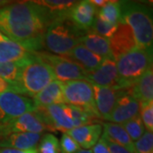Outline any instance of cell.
Masks as SVG:
<instances>
[{
  "instance_id": "cell-1",
  "label": "cell",
  "mask_w": 153,
  "mask_h": 153,
  "mask_svg": "<svg viewBox=\"0 0 153 153\" xmlns=\"http://www.w3.org/2000/svg\"><path fill=\"white\" fill-rule=\"evenodd\" d=\"M55 17L33 1L13 3L0 8V32L30 52H39L44 37Z\"/></svg>"
},
{
  "instance_id": "cell-2",
  "label": "cell",
  "mask_w": 153,
  "mask_h": 153,
  "mask_svg": "<svg viewBox=\"0 0 153 153\" xmlns=\"http://www.w3.org/2000/svg\"><path fill=\"white\" fill-rule=\"evenodd\" d=\"M121 17L131 28L137 48L152 49V11L150 7L134 1H120Z\"/></svg>"
},
{
  "instance_id": "cell-3",
  "label": "cell",
  "mask_w": 153,
  "mask_h": 153,
  "mask_svg": "<svg viewBox=\"0 0 153 153\" xmlns=\"http://www.w3.org/2000/svg\"><path fill=\"white\" fill-rule=\"evenodd\" d=\"M85 33L67 16L58 17L49 24L44 33V45L55 55L64 57L80 44V38Z\"/></svg>"
},
{
  "instance_id": "cell-4",
  "label": "cell",
  "mask_w": 153,
  "mask_h": 153,
  "mask_svg": "<svg viewBox=\"0 0 153 153\" xmlns=\"http://www.w3.org/2000/svg\"><path fill=\"white\" fill-rule=\"evenodd\" d=\"M115 61L119 87L128 88L137 79L152 68V49L135 48Z\"/></svg>"
},
{
  "instance_id": "cell-5",
  "label": "cell",
  "mask_w": 153,
  "mask_h": 153,
  "mask_svg": "<svg viewBox=\"0 0 153 153\" xmlns=\"http://www.w3.org/2000/svg\"><path fill=\"white\" fill-rule=\"evenodd\" d=\"M55 80L52 69L44 61L39 59L36 52L23 66L20 85L23 94L34 97L42 89Z\"/></svg>"
},
{
  "instance_id": "cell-6",
  "label": "cell",
  "mask_w": 153,
  "mask_h": 153,
  "mask_svg": "<svg viewBox=\"0 0 153 153\" xmlns=\"http://www.w3.org/2000/svg\"><path fill=\"white\" fill-rule=\"evenodd\" d=\"M63 94L66 104L80 107L95 118H100L94 103L92 84L86 80L63 82Z\"/></svg>"
},
{
  "instance_id": "cell-7",
  "label": "cell",
  "mask_w": 153,
  "mask_h": 153,
  "mask_svg": "<svg viewBox=\"0 0 153 153\" xmlns=\"http://www.w3.org/2000/svg\"><path fill=\"white\" fill-rule=\"evenodd\" d=\"M37 109L32 99L13 92L0 94V129L20 116Z\"/></svg>"
},
{
  "instance_id": "cell-8",
  "label": "cell",
  "mask_w": 153,
  "mask_h": 153,
  "mask_svg": "<svg viewBox=\"0 0 153 153\" xmlns=\"http://www.w3.org/2000/svg\"><path fill=\"white\" fill-rule=\"evenodd\" d=\"M36 55L52 69L55 78L60 82L86 79L87 71L67 58L47 52H36Z\"/></svg>"
},
{
  "instance_id": "cell-9",
  "label": "cell",
  "mask_w": 153,
  "mask_h": 153,
  "mask_svg": "<svg viewBox=\"0 0 153 153\" xmlns=\"http://www.w3.org/2000/svg\"><path fill=\"white\" fill-rule=\"evenodd\" d=\"M49 131L42 115L37 109L20 116L4 126L0 130V139L13 133H36L42 134Z\"/></svg>"
},
{
  "instance_id": "cell-10",
  "label": "cell",
  "mask_w": 153,
  "mask_h": 153,
  "mask_svg": "<svg viewBox=\"0 0 153 153\" xmlns=\"http://www.w3.org/2000/svg\"><path fill=\"white\" fill-rule=\"evenodd\" d=\"M92 84V83H91ZM94 103L100 119L106 120L118 98L128 91V88L117 87H101L92 84Z\"/></svg>"
},
{
  "instance_id": "cell-11",
  "label": "cell",
  "mask_w": 153,
  "mask_h": 153,
  "mask_svg": "<svg viewBox=\"0 0 153 153\" xmlns=\"http://www.w3.org/2000/svg\"><path fill=\"white\" fill-rule=\"evenodd\" d=\"M108 40L110 49L115 60L123 55L137 48L131 28L123 21L118 23L115 33Z\"/></svg>"
},
{
  "instance_id": "cell-12",
  "label": "cell",
  "mask_w": 153,
  "mask_h": 153,
  "mask_svg": "<svg viewBox=\"0 0 153 153\" xmlns=\"http://www.w3.org/2000/svg\"><path fill=\"white\" fill-rule=\"evenodd\" d=\"M37 110L42 115L50 132L59 130L65 134L68 130L75 128L73 123L66 114L62 105H51L45 107H37Z\"/></svg>"
},
{
  "instance_id": "cell-13",
  "label": "cell",
  "mask_w": 153,
  "mask_h": 153,
  "mask_svg": "<svg viewBox=\"0 0 153 153\" xmlns=\"http://www.w3.org/2000/svg\"><path fill=\"white\" fill-rule=\"evenodd\" d=\"M86 81L101 87L119 86L116 61L105 59L97 69L86 72Z\"/></svg>"
},
{
  "instance_id": "cell-14",
  "label": "cell",
  "mask_w": 153,
  "mask_h": 153,
  "mask_svg": "<svg viewBox=\"0 0 153 153\" xmlns=\"http://www.w3.org/2000/svg\"><path fill=\"white\" fill-rule=\"evenodd\" d=\"M140 113V102L127 93L123 94L117 100L113 109L106 120L110 123L123 124Z\"/></svg>"
},
{
  "instance_id": "cell-15",
  "label": "cell",
  "mask_w": 153,
  "mask_h": 153,
  "mask_svg": "<svg viewBox=\"0 0 153 153\" xmlns=\"http://www.w3.org/2000/svg\"><path fill=\"white\" fill-rule=\"evenodd\" d=\"M98 13V8L90 1L84 0L76 2L68 11L67 16L72 23L83 32H89L94 18Z\"/></svg>"
},
{
  "instance_id": "cell-16",
  "label": "cell",
  "mask_w": 153,
  "mask_h": 153,
  "mask_svg": "<svg viewBox=\"0 0 153 153\" xmlns=\"http://www.w3.org/2000/svg\"><path fill=\"white\" fill-rule=\"evenodd\" d=\"M71 136L80 147L89 150L98 141L102 134V125L99 123H90L73 128L65 133Z\"/></svg>"
},
{
  "instance_id": "cell-17",
  "label": "cell",
  "mask_w": 153,
  "mask_h": 153,
  "mask_svg": "<svg viewBox=\"0 0 153 153\" xmlns=\"http://www.w3.org/2000/svg\"><path fill=\"white\" fill-rule=\"evenodd\" d=\"M36 107H45L51 105L66 104L63 94V82L55 80L33 97Z\"/></svg>"
},
{
  "instance_id": "cell-18",
  "label": "cell",
  "mask_w": 153,
  "mask_h": 153,
  "mask_svg": "<svg viewBox=\"0 0 153 153\" xmlns=\"http://www.w3.org/2000/svg\"><path fill=\"white\" fill-rule=\"evenodd\" d=\"M64 57L76 63L87 71L97 69L105 60L104 58L94 54L93 52L86 49L83 45L80 44L76 45L68 55Z\"/></svg>"
},
{
  "instance_id": "cell-19",
  "label": "cell",
  "mask_w": 153,
  "mask_h": 153,
  "mask_svg": "<svg viewBox=\"0 0 153 153\" xmlns=\"http://www.w3.org/2000/svg\"><path fill=\"white\" fill-rule=\"evenodd\" d=\"M42 134L36 133H13L0 139V146L19 151H27L36 147Z\"/></svg>"
},
{
  "instance_id": "cell-20",
  "label": "cell",
  "mask_w": 153,
  "mask_h": 153,
  "mask_svg": "<svg viewBox=\"0 0 153 153\" xmlns=\"http://www.w3.org/2000/svg\"><path fill=\"white\" fill-rule=\"evenodd\" d=\"M128 94L140 103L153 101V72L149 69L128 88Z\"/></svg>"
},
{
  "instance_id": "cell-21",
  "label": "cell",
  "mask_w": 153,
  "mask_h": 153,
  "mask_svg": "<svg viewBox=\"0 0 153 153\" xmlns=\"http://www.w3.org/2000/svg\"><path fill=\"white\" fill-rule=\"evenodd\" d=\"M34 52H30L22 44L8 40L0 43V63L18 62L31 58Z\"/></svg>"
},
{
  "instance_id": "cell-22",
  "label": "cell",
  "mask_w": 153,
  "mask_h": 153,
  "mask_svg": "<svg viewBox=\"0 0 153 153\" xmlns=\"http://www.w3.org/2000/svg\"><path fill=\"white\" fill-rule=\"evenodd\" d=\"M80 44L83 45L86 49L93 52L94 54L104 59L114 60L110 49L108 38L99 36L94 33H88V34H85L80 38Z\"/></svg>"
},
{
  "instance_id": "cell-23",
  "label": "cell",
  "mask_w": 153,
  "mask_h": 153,
  "mask_svg": "<svg viewBox=\"0 0 153 153\" xmlns=\"http://www.w3.org/2000/svg\"><path fill=\"white\" fill-rule=\"evenodd\" d=\"M104 133L106 137L110 140L114 141L117 144L122 146L123 147L126 148L128 151L132 153H135L134 142L132 141L130 137L127 134L125 129L121 124L113 123H103Z\"/></svg>"
},
{
  "instance_id": "cell-24",
  "label": "cell",
  "mask_w": 153,
  "mask_h": 153,
  "mask_svg": "<svg viewBox=\"0 0 153 153\" xmlns=\"http://www.w3.org/2000/svg\"><path fill=\"white\" fill-rule=\"evenodd\" d=\"M33 55L31 58H33ZM31 58H29L27 60L18 61V62L0 63V76L9 82L20 84L22 68Z\"/></svg>"
},
{
  "instance_id": "cell-25",
  "label": "cell",
  "mask_w": 153,
  "mask_h": 153,
  "mask_svg": "<svg viewBox=\"0 0 153 153\" xmlns=\"http://www.w3.org/2000/svg\"><path fill=\"white\" fill-rule=\"evenodd\" d=\"M33 2L48 10L55 18L66 16L69 10L76 3V1L67 0H42Z\"/></svg>"
},
{
  "instance_id": "cell-26",
  "label": "cell",
  "mask_w": 153,
  "mask_h": 153,
  "mask_svg": "<svg viewBox=\"0 0 153 153\" xmlns=\"http://www.w3.org/2000/svg\"><path fill=\"white\" fill-rule=\"evenodd\" d=\"M98 10L97 16L111 25L117 26L122 22L120 1H108Z\"/></svg>"
},
{
  "instance_id": "cell-27",
  "label": "cell",
  "mask_w": 153,
  "mask_h": 153,
  "mask_svg": "<svg viewBox=\"0 0 153 153\" xmlns=\"http://www.w3.org/2000/svg\"><path fill=\"white\" fill-rule=\"evenodd\" d=\"M62 106L66 114L73 123L75 128L85 124H90L94 121V117L80 107L68 104H63Z\"/></svg>"
},
{
  "instance_id": "cell-28",
  "label": "cell",
  "mask_w": 153,
  "mask_h": 153,
  "mask_svg": "<svg viewBox=\"0 0 153 153\" xmlns=\"http://www.w3.org/2000/svg\"><path fill=\"white\" fill-rule=\"evenodd\" d=\"M122 126L125 129L128 136L130 137L132 141L138 140L145 134V130H146L140 115H137L136 117L123 123Z\"/></svg>"
},
{
  "instance_id": "cell-29",
  "label": "cell",
  "mask_w": 153,
  "mask_h": 153,
  "mask_svg": "<svg viewBox=\"0 0 153 153\" xmlns=\"http://www.w3.org/2000/svg\"><path fill=\"white\" fill-rule=\"evenodd\" d=\"M117 27V26L111 25L109 23L104 22L103 20H101L100 17L96 16L93 22V25L88 33H94L105 38H110L115 33Z\"/></svg>"
},
{
  "instance_id": "cell-30",
  "label": "cell",
  "mask_w": 153,
  "mask_h": 153,
  "mask_svg": "<svg viewBox=\"0 0 153 153\" xmlns=\"http://www.w3.org/2000/svg\"><path fill=\"white\" fill-rule=\"evenodd\" d=\"M38 153H60V143L52 134H46L41 140L38 146Z\"/></svg>"
},
{
  "instance_id": "cell-31",
  "label": "cell",
  "mask_w": 153,
  "mask_h": 153,
  "mask_svg": "<svg viewBox=\"0 0 153 153\" xmlns=\"http://www.w3.org/2000/svg\"><path fill=\"white\" fill-rule=\"evenodd\" d=\"M153 101L140 103V119L145 128L149 132L153 130Z\"/></svg>"
},
{
  "instance_id": "cell-32",
  "label": "cell",
  "mask_w": 153,
  "mask_h": 153,
  "mask_svg": "<svg viewBox=\"0 0 153 153\" xmlns=\"http://www.w3.org/2000/svg\"><path fill=\"white\" fill-rule=\"evenodd\" d=\"M135 153H153V133L146 131L134 143Z\"/></svg>"
},
{
  "instance_id": "cell-33",
  "label": "cell",
  "mask_w": 153,
  "mask_h": 153,
  "mask_svg": "<svg viewBox=\"0 0 153 153\" xmlns=\"http://www.w3.org/2000/svg\"><path fill=\"white\" fill-rule=\"evenodd\" d=\"M61 153H76L81 147L77 143L67 134H63L60 143Z\"/></svg>"
},
{
  "instance_id": "cell-34",
  "label": "cell",
  "mask_w": 153,
  "mask_h": 153,
  "mask_svg": "<svg viewBox=\"0 0 153 153\" xmlns=\"http://www.w3.org/2000/svg\"><path fill=\"white\" fill-rule=\"evenodd\" d=\"M5 92H13L18 94H21L22 95L23 94V91L20 84L9 82L0 76V94Z\"/></svg>"
},
{
  "instance_id": "cell-35",
  "label": "cell",
  "mask_w": 153,
  "mask_h": 153,
  "mask_svg": "<svg viewBox=\"0 0 153 153\" xmlns=\"http://www.w3.org/2000/svg\"><path fill=\"white\" fill-rule=\"evenodd\" d=\"M102 136L104 137L105 140V142H106L108 147H109L111 153H132L129 151H128L126 148L123 147L122 146L117 144L114 141H112L111 140H110L108 137H106L103 134H102Z\"/></svg>"
},
{
  "instance_id": "cell-36",
  "label": "cell",
  "mask_w": 153,
  "mask_h": 153,
  "mask_svg": "<svg viewBox=\"0 0 153 153\" xmlns=\"http://www.w3.org/2000/svg\"><path fill=\"white\" fill-rule=\"evenodd\" d=\"M91 152L92 153H111L109 147L103 136H101L99 139L96 144L92 147Z\"/></svg>"
},
{
  "instance_id": "cell-37",
  "label": "cell",
  "mask_w": 153,
  "mask_h": 153,
  "mask_svg": "<svg viewBox=\"0 0 153 153\" xmlns=\"http://www.w3.org/2000/svg\"><path fill=\"white\" fill-rule=\"evenodd\" d=\"M24 151H19L16 149H11V148L2 147L0 146V153H23Z\"/></svg>"
},
{
  "instance_id": "cell-38",
  "label": "cell",
  "mask_w": 153,
  "mask_h": 153,
  "mask_svg": "<svg viewBox=\"0 0 153 153\" xmlns=\"http://www.w3.org/2000/svg\"><path fill=\"white\" fill-rule=\"evenodd\" d=\"M90 1V3L94 4V5L95 6V7H103V6L105 4H107V2H108V0H89Z\"/></svg>"
},
{
  "instance_id": "cell-39",
  "label": "cell",
  "mask_w": 153,
  "mask_h": 153,
  "mask_svg": "<svg viewBox=\"0 0 153 153\" xmlns=\"http://www.w3.org/2000/svg\"><path fill=\"white\" fill-rule=\"evenodd\" d=\"M8 40H10V39L0 32V43H2V42H5V41H8Z\"/></svg>"
},
{
  "instance_id": "cell-40",
  "label": "cell",
  "mask_w": 153,
  "mask_h": 153,
  "mask_svg": "<svg viewBox=\"0 0 153 153\" xmlns=\"http://www.w3.org/2000/svg\"><path fill=\"white\" fill-rule=\"evenodd\" d=\"M23 153H38V152L36 148H33V149H29V150H27V151H24Z\"/></svg>"
},
{
  "instance_id": "cell-41",
  "label": "cell",
  "mask_w": 153,
  "mask_h": 153,
  "mask_svg": "<svg viewBox=\"0 0 153 153\" xmlns=\"http://www.w3.org/2000/svg\"><path fill=\"white\" fill-rule=\"evenodd\" d=\"M9 3H11V2H10V1H6V0H0V8L7 5Z\"/></svg>"
},
{
  "instance_id": "cell-42",
  "label": "cell",
  "mask_w": 153,
  "mask_h": 153,
  "mask_svg": "<svg viewBox=\"0 0 153 153\" xmlns=\"http://www.w3.org/2000/svg\"><path fill=\"white\" fill-rule=\"evenodd\" d=\"M76 153H92L91 150H85V149H80L79 151H77Z\"/></svg>"
}]
</instances>
